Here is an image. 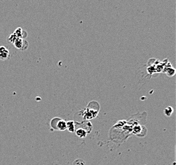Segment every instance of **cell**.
Listing matches in <instances>:
<instances>
[{
    "instance_id": "6da1fadb",
    "label": "cell",
    "mask_w": 176,
    "mask_h": 165,
    "mask_svg": "<svg viewBox=\"0 0 176 165\" xmlns=\"http://www.w3.org/2000/svg\"><path fill=\"white\" fill-rule=\"evenodd\" d=\"M51 126L54 130L64 131L67 130V122L58 118H53L51 121Z\"/></svg>"
},
{
    "instance_id": "7a4b0ae2",
    "label": "cell",
    "mask_w": 176,
    "mask_h": 165,
    "mask_svg": "<svg viewBox=\"0 0 176 165\" xmlns=\"http://www.w3.org/2000/svg\"><path fill=\"white\" fill-rule=\"evenodd\" d=\"M14 46L15 48H17V49L22 50H26L28 47V43L26 41H25L24 40L22 39L17 38L15 41L13 43Z\"/></svg>"
},
{
    "instance_id": "3957f363",
    "label": "cell",
    "mask_w": 176,
    "mask_h": 165,
    "mask_svg": "<svg viewBox=\"0 0 176 165\" xmlns=\"http://www.w3.org/2000/svg\"><path fill=\"white\" fill-rule=\"evenodd\" d=\"M13 34L16 36L17 38L22 39V40H24V39L27 38V32L25 31H23L22 29V28L21 27H18L17 28V29H15Z\"/></svg>"
},
{
    "instance_id": "277c9868",
    "label": "cell",
    "mask_w": 176,
    "mask_h": 165,
    "mask_svg": "<svg viewBox=\"0 0 176 165\" xmlns=\"http://www.w3.org/2000/svg\"><path fill=\"white\" fill-rule=\"evenodd\" d=\"M76 135L80 138H85L87 135V132L83 128H79L76 132Z\"/></svg>"
},
{
    "instance_id": "5b68a950",
    "label": "cell",
    "mask_w": 176,
    "mask_h": 165,
    "mask_svg": "<svg viewBox=\"0 0 176 165\" xmlns=\"http://www.w3.org/2000/svg\"><path fill=\"white\" fill-rule=\"evenodd\" d=\"M67 129L71 133L75 132V129H76V127H75L74 122L73 121H69L67 122Z\"/></svg>"
},
{
    "instance_id": "8992f818",
    "label": "cell",
    "mask_w": 176,
    "mask_h": 165,
    "mask_svg": "<svg viewBox=\"0 0 176 165\" xmlns=\"http://www.w3.org/2000/svg\"><path fill=\"white\" fill-rule=\"evenodd\" d=\"M173 111H174V109H173L172 107L169 106L165 109L164 114H165V115H166V116H170V115H172V114L173 113Z\"/></svg>"
},
{
    "instance_id": "52a82bcc",
    "label": "cell",
    "mask_w": 176,
    "mask_h": 165,
    "mask_svg": "<svg viewBox=\"0 0 176 165\" xmlns=\"http://www.w3.org/2000/svg\"><path fill=\"white\" fill-rule=\"evenodd\" d=\"M9 56H10V54H9L8 51L3 53H1L0 54V59L3 60H5L9 58Z\"/></svg>"
},
{
    "instance_id": "ba28073f",
    "label": "cell",
    "mask_w": 176,
    "mask_h": 165,
    "mask_svg": "<svg viewBox=\"0 0 176 165\" xmlns=\"http://www.w3.org/2000/svg\"><path fill=\"white\" fill-rule=\"evenodd\" d=\"M17 39V36L13 33V34H12V35H10V36H9L8 37L7 41L8 42H10V43H14V42L15 41V40H16Z\"/></svg>"
},
{
    "instance_id": "9c48e42d",
    "label": "cell",
    "mask_w": 176,
    "mask_h": 165,
    "mask_svg": "<svg viewBox=\"0 0 176 165\" xmlns=\"http://www.w3.org/2000/svg\"><path fill=\"white\" fill-rule=\"evenodd\" d=\"M7 51H8V50L4 46H0V54L1 53H3V52H7Z\"/></svg>"
}]
</instances>
